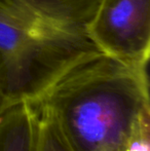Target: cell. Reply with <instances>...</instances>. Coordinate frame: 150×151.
Returning a JSON list of instances; mask_svg holds the SVG:
<instances>
[{
    "instance_id": "cell-5",
    "label": "cell",
    "mask_w": 150,
    "mask_h": 151,
    "mask_svg": "<svg viewBox=\"0 0 150 151\" xmlns=\"http://www.w3.org/2000/svg\"><path fill=\"white\" fill-rule=\"evenodd\" d=\"M36 108L39 115L36 151H70L63 141L52 117L44 110Z\"/></svg>"
},
{
    "instance_id": "cell-7",
    "label": "cell",
    "mask_w": 150,
    "mask_h": 151,
    "mask_svg": "<svg viewBox=\"0 0 150 151\" xmlns=\"http://www.w3.org/2000/svg\"><path fill=\"white\" fill-rule=\"evenodd\" d=\"M3 107V103H2V99H1V97H0V109Z\"/></svg>"
},
{
    "instance_id": "cell-2",
    "label": "cell",
    "mask_w": 150,
    "mask_h": 151,
    "mask_svg": "<svg viewBox=\"0 0 150 151\" xmlns=\"http://www.w3.org/2000/svg\"><path fill=\"white\" fill-rule=\"evenodd\" d=\"M100 0H0L3 107L33 103L73 63L100 52L88 25Z\"/></svg>"
},
{
    "instance_id": "cell-4",
    "label": "cell",
    "mask_w": 150,
    "mask_h": 151,
    "mask_svg": "<svg viewBox=\"0 0 150 151\" xmlns=\"http://www.w3.org/2000/svg\"><path fill=\"white\" fill-rule=\"evenodd\" d=\"M38 110L30 102L0 109V151H36Z\"/></svg>"
},
{
    "instance_id": "cell-1",
    "label": "cell",
    "mask_w": 150,
    "mask_h": 151,
    "mask_svg": "<svg viewBox=\"0 0 150 151\" xmlns=\"http://www.w3.org/2000/svg\"><path fill=\"white\" fill-rule=\"evenodd\" d=\"M32 104L52 117L70 151H122L135 121L150 108L147 66L88 55Z\"/></svg>"
},
{
    "instance_id": "cell-3",
    "label": "cell",
    "mask_w": 150,
    "mask_h": 151,
    "mask_svg": "<svg viewBox=\"0 0 150 151\" xmlns=\"http://www.w3.org/2000/svg\"><path fill=\"white\" fill-rule=\"evenodd\" d=\"M99 50L133 65H148L150 0H100L88 25Z\"/></svg>"
},
{
    "instance_id": "cell-6",
    "label": "cell",
    "mask_w": 150,
    "mask_h": 151,
    "mask_svg": "<svg viewBox=\"0 0 150 151\" xmlns=\"http://www.w3.org/2000/svg\"><path fill=\"white\" fill-rule=\"evenodd\" d=\"M122 151H150V108L135 121Z\"/></svg>"
}]
</instances>
